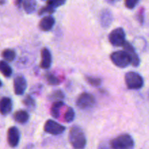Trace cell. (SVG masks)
<instances>
[{
    "label": "cell",
    "instance_id": "obj_1",
    "mask_svg": "<svg viewBox=\"0 0 149 149\" xmlns=\"http://www.w3.org/2000/svg\"><path fill=\"white\" fill-rule=\"evenodd\" d=\"M69 141L74 149H83L86 145V138L83 130L77 126L70 129Z\"/></svg>",
    "mask_w": 149,
    "mask_h": 149
},
{
    "label": "cell",
    "instance_id": "obj_2",
    "mask_svg": "<svg viewBox=\"0 0 149 149\" xmlns=\"http://www.w3.org/2000/svg\"><path fill=\"white\" fill-rule=\"evenodd\" d=\"M112 149H130L134 146V141L131 135L124 134L114 138L110 142Z\"/></svg>",
    "mask_w": 149,
    "mask_h": 149
},
{
    "label": "cell",
    "instance_id": "obj_3",
    "mask_svg": "<svg viewBox=\"0 0 149 149\" xmlns=\"http://www.w3.org/2000/svg\"><path fill=\"white\" fill-rule=\"evenodd\" d=\"M125 82L130 90H139L144 84V81L141 76L136 72L130 71L126 74Z\"/></svg>",
    "mask_w": 149,
    "mask_h": 149
},
{
    "label": "cell",
    "instance_id": "obj_4",
    "mask_svg": "<svg viewBox=\"0 0 149 149\" xmlns=\"http://www.w3.org/2000/svg\"><path fill=\"white\" fill-rule=\"evenodd\" d=\"M111 61L119 68H126L131 63L129 56L125 51H117L110 55Z\"/></svg>",
    "mask_w": 149,
    "mask_h": 149
},
{
    "label": "cell",
    "instance_id": "obj_5",
    "mask_svg": "<svg viewBox=\"0 0 149 149\" xmlns=\"http://www.w3.org/2000/svg\"><path fill=\"white\" fill-rule=\"evenodd\" d=\"M110 43L115 47H121L126 42V34L122 28H117L110 33L108 36Z\"/></svg>",
    "mask_w": 149,
    "mask_h": 149
},
{
    "label": "cell",
    "instance_id": "obj_6",
    "mask_svg": "<svg viewBox=\"0 0 149 149\" xmlns=\"http://www.w3.org/2000/svg\"><path fill=\"white\" fill-rule=\"evenodd\" d=\"M95 97L89 93H83L80 95L76 101V104L79 109H91L95 105Z\"/></svg>",
    "mask_w": 149,
    "mask_h": 149
},
{
    "label": "cell",
    "instance_id": "obj_7",
    "mask_svg": "<svg viewBox=\"0 0 149 149\" xmlns=\"http://www.w3.org/2000/svg\"><path fill=\"white\" fill-rule=\"evenodd\" d=\"M64 130H65V127L51 119L47 121L44 125V131L51 135H60L64 132Z\"/></svg>",
    "mask_w": 149,
    "mask_h": 149
},
{
    "label": "cell",
    "instance_id": "obj_8",
    "mask_svg": "<svg viewBox=\"0 0 149 149\" xmlns=\"http://www.w3.org/2000/svg\"><path fill=\"white\" fill-rule=\"evenodd\" d=\"M20 141V132L16 127H11L7 131V142L12 148L18 145Z\"/></svg>",
    "mask_w": 149,
    "mask_h": 149
},
{
    "label": "cell",
    "instance_id": "obj_9",
    "mask_svg": "<svg viewBox=\"0 0 149 149\" xmlns=\"http://www.w3.org/2000/svg\"><path fill=\"white\" fill-rule=\"evenodd\" d=\"M124 51L127 52L129 56L130 60H131V64L134 67H137L140 65V58L138 55L136 53V51L134 48L133 47L132 45L129 42H126L124 45H123Z\"/></svg>",
    "mask_w": 149,
    "mask_h": 149
},
{
    "label": "cell",
    "instance_id": "obj_10",
    "mask_svg": "<svg viewBox=\"0 0 149 149\" xmlns=\"http://www.w3.org/2000/svg\"><path fill=\"white\" fill-rule=\"evenodd\" d=\"M14 92L15 95H21L26 91L27 87V83L26 80L23 76H18L14 79Z\"/></svg>",
    "mask_w": 149,
    "mask_h": 149
},
{
    "label": "cell",
    "instance_id": "obj_11",
    "mask_svg": "<svg viewBox=\"0 0 149 149\" xmlns=\"http://www.w3.org/2000/svg\"><path fill=\"white\" fill-rule=\"evenodd\" d=\"M41 62L39 65L40 68L43 69H48L51 67V63H52V58H51V54L50 52L49 49L47 48H43L41 51Z\"/></svg>",
    "mask_w": 149,
    "mask_h": 149
},
{
    "label": "cell",
    "instance_id": "obj_12",
    "mask_svg": "<svg viewBox=\"0 0 149 149\" xmlns=\"http://www.w3.org/2000/svg\"><path fill=\"white\" fill-rule=\"evenodd\" d=\"M113 20V16L110 10L105 9L102 10L100 15V23L103 28H108L112 23Z\"/></svg>",
    "mask_w": 149,
    "mask_h": 149
},
{
    "label": "cell",
    "instance_id": "obj_13",
    "mask_svg": "<svg viewBox=\"0 0 149 149\" xmlns=\"http://www.w3.org/2000/svg\"><path fill=\"white\" fill-rule=\"evenodd\" d=\"M55 24V19L51 15H47L42 17L39 22V26L43 31H48L53 28Z\"/></svg>",
    "mask_w": 149,
    "mask_h": 149
},
{
    "label": "cell",
    "instance_id": "obj_14",
    "mask_svg": "<svg viewBox=\"0 0 149 149\" xmlns=\"http://www.w3.org/2000/svg\"><path fill=\"white\" fill-rule=\"evenodd\" d=\"M13 109V102L10 97H2L0 100V113L2 115H7Z\"/></svg>",
    "mask_w": 149,
    "mask_h": 149
},
{
    "label": "cell",
    "instance_id": "obj_15",
    "mask_svg": "<svg viewBox=\"0 0 149 149\" xmlns=\"http://www.w3.org/2000/svg\"><path fill=\"white\" fill-rule=\"evenodd\" d=\"M14 119L18 123L25 124L29 119V115L26 111H18L14 113Z\"/></svg>",
    "mask_w": 149,
    "mask_h": 149
},
{
    "label": "cell",
    "instance_id": "obj_16",
    "mask_svg": "<svg viewBox=\"0 0 149 149\" xmlns=\"http://www.w3.org/2000/svg\"><path fill=\"white\" fill-rule=\"evenodd\" d=\"M23 7L25 12L28 14H31L35 10L37 7V2L34 0H26V1H22Z\"/></svg>",
    "mask_w": 149,
    "mask_h": 149
},
{
    "label": "cell",
    "instance_id": "obj_17",
    "mask_svg": "<svg viewBox=\"0 0 149 149\" xmlns=\"http://www.w3.org/2000/svg\"><path fill=\"white\" fill-rule=\"evenodd\" d=\"M0 72L5 77H10L13 74V70L7 63L4 61H0Z\"/></svg>",
    "mask_w": 149,
    "mask_h": 149
},
{
    "label": "cell",
    "instance_id": "obj_18",
    "mask_svg": "<svg viewBox=\"0 0 149 149\" xmlns=\"http://www.w3.org/2000/svg\"><path fill=\"white\" fill-rule=\"evenodd\" d=\"M64 106V103L62 101H58L55 102V103L53 104L52 107H51V115L53 116L55 119H57L59 116V113H60V109Z\"/></svg>",
    "mask_w": 149,
    "mask_h": 149
},
{
    "label": "cell",
    "instance_id": "obj_19",
    "mask_svg": "<svg viewBox=\"0 0 149 149\" xmlns=\"http://www.w3.org/2000/svg\"><path fill=\"white\" fill-rule=\"evenodd\" d=\"M1 55H2V58L5 61L11 62L15 58V52L11 49H6L3 51L2 53H1Z\"/></svg>",
    "mask_w": 149,
    "mask_h": 149
},
{
    "label": "cell",
    "instance_id": "obj_20",
    "mask_svg": "<svg viewBox=\"0 0 149 149\" xmlns=\"http://www.w3.org/2000/svg\"><path fill=\"white\" fill-rule=\"evenodd\" d=\"M23 103L30 109H34L36 106V103H35V100L33 97L31 95H26L25 97V98L23 99Z\"/></svg>",
    "mask_w": 149,
    "mask_h": 149
},
{
    "label": "cell",
    "instance_id": "obj_21",
    "mask_svg": "<svg viewBox=\"0 0 149 149\" xmlns=\"http://www.w3.org/2000/svg\"><path fill=\"white\" fill-rule=\"evenodd\" d=\"M74 111L72 108L69 107L64 113V119L66 122H72L74 119Z\"/></svg>",
    "mask_w": 149,
    "mask_h": 149
},
{
    "label": "cell",
    "instance_id": "obj_22",
    "mask_svg": "<svg viewBox=\"0 0 149 149\" xmlns=\"http://www.w3.org/2000/svg\"><path fill=\"white\" fill-rule=\"evenodd\" d=\"M64 97V93L61 90H57V91L53 92L52 94L51 95V96L49 97V99L51 100H55L56 102L58 101H61V99H63Z\"/></svg>",
    "mask_w": 149,
    "mask_h": 149
},
{
    "label": "cell",
    "instance_id": "obj_23",
    "mask_svg": "<svg viewBox=\"0 0 149 149\" xmlns=\"http://www.w3.org/2000/svg\"><path fill=\"white\" fill-rule=\"evenodd\" d=\"M55 10L56 8L53 7L52 6L47 4L46 6L42 7V8L39 10L38 14L40 15H44V14H52V13H53L54 12H55Z\"/></svg>",
    "mask_w": 149,
    "mask_h": 149
},
{
    "label": "cell",
    "instance_id": "obj_24",
    "mask_svg": "<svg viewBox=\"0 0 149 149\" xmlns=\"http://www.w3.org/2000/svg\"><path fill=\"white\" fill-rule=\"evenodd\" d=\"M86 80H87L88 83L91 84V85L93 86V87H99L102 84V80L99 78H96V77H86Z\"/></svg>",
    "mask_w": 149,
    "mask_h": 149
},
{
    "label": "cell",
    "instance_id": "obj_25",
    "mask_svg": "<svg viewBox=\"0 0 149 149\" xmlns=\"http://www.w3.org/2000/svg\"><path fill=\"white\" fill-rule=\"evenodd\" d=\"M47 81H48V84H51V85H57V84H59L60 83L58 79L55 76L51 75V74L47 76Z\"/></svg>",
    "mask_w": 149,
    "mask_h": 149
},
{
    "label": "cell",
    "instance_id": "obj_26",
    "mask_svg": "<svg viewBox=\"0 0 149 149\" xmlns=\"http://www.w3.org/2000/svg\"><path fill=\"white\" fill-rule=\"evenodd\" d=\"M65 3L64 1H61V0H57V1H47V4L48 5L52 6L54 8H56V7H59V6L62 5Z\"/></svg>",
    "mask_w": 149,
    "mask_h": 149
},
{
    "label": "cell",
    "instance_id": "obj_27",
    "mask_svg": "<svg viewBox=\"0 0 149 149\" xmlns=\"http://www.w3.org/2000/svg\"><path fill=\"white\" fill-rule=\"evenodd\" d=\"M137 17L138 21L140 23V24H143V21H144V8L141 7V8L138 10Z\"/></svg>",
    "mask_w": 149,
    "mask_h": 149
},
{
    "label": "cell",
    "instance_id": "obj_28",
    "mask_svg": "<svg viewBox=\"0 0 149 149\" xmlns=\"http://www.w3.org/2000/svg\"><path fill=\"white\" fill-rule=\"evenodd\" d=\"M137 3H138V1L137 0H127L125 1V6L128 9H133Z\"/></svg>",
    "mask_w": 149,
    "mask_h": 149
},
{
    "label": "cell",
    "instance_id": "obj_29",
    "mask_svg": "<svg viewBox=\"0 0 149 149\" xmlns=\"http://www.w3.org/2000/svg\"><path fill=\"white\" fill-rule=\"evenodd\" d=\"M1 86H2V83H1V80H0V87H1Z\"/></svg>",
    "mask_w": 149,
    "mask_h": 149
}]
</instances>
